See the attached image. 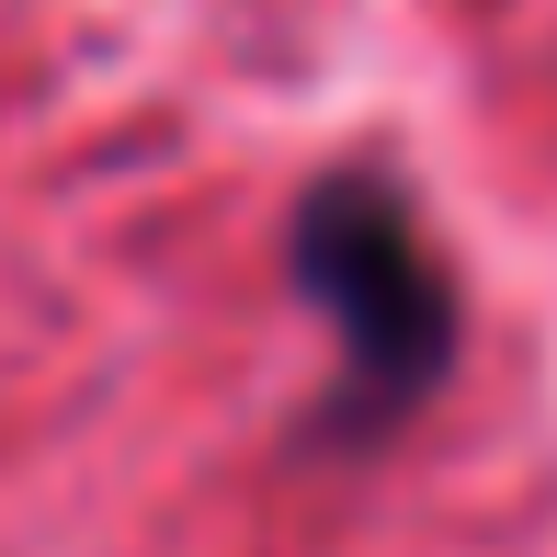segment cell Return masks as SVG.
Listing matches in <instances>:
<instances>
[{"label": "cell", "instance_id": "1", "mask_svg": "<svg viewBox=\"0 0 557 557\" xmlns=\"http://www.w3.org/2000/svg\"><path fill=\"white\" fill-rule=\"evenodd\" d=\"M285 273L319 308V331H331V410H319L331 444L398 433L455 375V285H444L433 239H421L410 194H398L387 171H364V160L319 171V183L296 194Z\"/></svg>", "mask_w": 557, "mask_h": 557}]
</instances>
